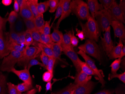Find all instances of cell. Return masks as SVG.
<instances>
[{"instance_id": "1", "label": "cell", "mask_w": 125, "mask_h": 94, "mask_svg": "<svg viewBox=\"0 0 125 94\" xmlns=\"http://www.w3.org/2000/svg\"><path fill=\"white\" fill-rule=\"evenodd\" d=\"M80 24L85 38L94 40L95 42L98 41L101 31L95 19H93L90 16L86 23L83 24L80 22Z\"/></svg>"}, {"instance_id": "2", "label": "cell", "mask_w": 125, "mask_h": 94, "mask_svg": "<svg viewBox=\"0 0 125 94\" xmlns=\"http://www.w3.org/2000/svg\"><path fill=\"white\" fill-rule=\"evenodd\" d=\"M70 8L72 12L81 19L87 20L91 16L87 3L82 0L71 1Z\"/></svg>"}, {"instance_id": "3", "label": "cell", "mask_w": 125, "mask_h": 94, "mask_svg": "<svg viewBox=\"0 0 125 94\" xmlns=\"http://www.w3.org/2000/svg\"><path fill=\"white\" fill-rule=\"evenodd\" d=\"M79 50L86 54L94 57L100 63H102V53L99 46L94 40L87 39L83 44L78 47Z\"/></svg>"}, {"instance_id": "4", "label": "cell", "mask_w": 125, "mask_h": 94, "mask_svg": "<svg viewBox=\"0 0 125 94\" xmlns=\"http://www.w3.org/2000/svg\"><path fill=\"white\" fill-rule=\"evenodd\" d=\"M22 56L19 52L12 51L10 53L4 57L0 67V70L3 72H11L16 64L18 63Z\"/></svg>"}, {"instance_id": "5", "label": "cell", "mask_w": 125, "mask_h": 94, "mask_svg": "<svg viewBox=\"0 0 125 94\" xmlns=\"http://www.w3.org/2000/svg\"><path fill=\"white\" fill-rule=\"evenodd\" d=\"M95 19L98 24L100 31L105 32L110 27L112 22L108 11L104 9L95 13Z\"/></svg>"}, {"instance_id": "6", "label": "cell", "mask_w": 125, "mask_h": 94, "mask_svg": "<svg viewBox=\"0 0 125 94\" xmlns=\"http://www.w3.org/2000/svg\"><path fill=\"white\" fill-rule=\"evenodd\" d=\"M78 54L82 56L85 60V63L94 72L97 77V80L102 84V87H104L106 84V81L104 78V76L103 71L101 70H99L95 65L94 61L83 52L79 50L78 52Z\"/></svg>"}, {"instance_id": "7", "label": "cell", "mask_w": 125, "mask_h": 94, "mask_svg": "<svg viewBox=\"0 0 125 94\" xmlns=\"http://www.w3.org/2000/svg\"><path fill=\"white\" fill-rule=\"evenodd\" d=\"M40 52L41 51L37 47L26 46L22 56L17 64L19 66H27L29 61L37 57Z\"/></svg>"}, {"instance_id": "8", "label": "cell", "mask_w": 125, "mask_h": 94, "mask_svg": "<svg viewBox=\"0 0 125 94\" xmlns=\"http://www.w3.org/2000/svg\"><path fill=\"white\" fill-rule=\"evenodd\" d=\"M111 27H109L104 34L103 37H100L103 50L107 56L114 47L111 37Z\"/></svg>"}, {"instance_id": "9", "label": "cell", "mask_w": 125, "mask_h": 94, "mask_svg": "<svg viewBox=\"0 0 125 94\" xmlns=\"http://www.w3.org/2000/svg\"><path fill=\"white\" fill-rule=\"evenodd\" d=\"M111 25L114 30L115 37L119 38L125 43V28L123 23L119 21L113 20Z\"/></svg>"}, {"instance_id": "10", "label": "cell", "mask_w": 125, "mask_h": 94, "mask_svg": "<svg viewBox=\"0 0 125 94\" xmlns=\"http://www.w3.org/2000/svg\"><path fill=\"white\" fill-rule=\"evenodd\" d=\"M107 11L111 15L112 21H119L123 23H125V19L124 18L121 10L118 4L116 1L113 3L111 7Z\"/></svg>"}, {"instance_id": "11", "label": "cell", "mask_w": 125, "mask_h": 94, "mask_svg": "<svg viewBox=\"0 0 125 94\" xmlns=\"http://www.w3.org/2000/svg\"><path fill=\"white\" fill-rule=\"evenodd\" d=\"M62 52L72 61L74 66L75 67L78 73L81 71L80 67L79 66V61L81 60L79 58L77 54L74 50L73 48H62Z\"/></svg>"}, {"instance_id": "12", "label": "cell", "mask_w": 125, "mask_h": 94, "mask_svg": "<svg viewBox=\"0 0 125 94\" xmlns=\"http://www.w3.org/2000/svg\"><path fill=\"white\" fill-rule=\"evenodd\" d=\"M11 72L15 74L24 82L32 85V79L29 70L27 69V66H25L24 69L22 70H17L14 67L11 70Z\"/></svg>"}, {"instance_id": "13", "label": "cell", "mask_w": 125, "mask_h": 94, "mask_svg": "<svg viewBox=\"0 0 125 94\" xmlns=\"http://www.w3.org/2000/svg\"><path fill=\"white\" fill-rule=\"evenodd\" d=\"M95 85L94 82L90 81L78 86L72 94H90Z\"/></svg>"}, {"instance_id": "14", "label": "cell", "mask_w": 125, "mask_h": 94, "mask_svg": "<svg viewBox=\"0 0 125 94\" xmlns=\"http://www.w3.org/2000/svg\"><path fill=\"white\" fill-rule=\"evenodd\" d=\"M8 41L3 36V30L0 31V58L7 56L11 52L8 48Z\"/></svg>"}, {"instance_id": "15", "label": "cell", "mask_w": 125, "mask_h": 94, "mask_svg": "<svg viewBox=\"0 0 125 94\" xmlns=\"http://www.w3.org/2000/svg\"><path fill=\"white\" fill-rule=\"evenodd\" d=\"M87 1L88 10L91 14V16L93 19H95V13L104 9V7L102 4L99 3L97 0H88Z\"/></svg>"}, {"instance_id": "16", "label": "cell", "mask_w": 125, "mask_h": 94, "mask_svg": "<svg viewBox=\"0 0 125 94\" xmlns=\"http://www.w3.org/2000/svg\"><path fill=\"white\" fill-rule=\"evenodd\" d=\"M71 2V0H64L62 13L61 17L58 20V21L56 24L55 27L56 28L59 29V27L61 22L69 16L72 12L70 8V3Z\"/></svg>"}, {"instance_id": "17", "label": "cell", "mask_w": 125, "mask_h": 94, "mask_svg": "<svg viewBox=\"0 0 125 94\" xmlns=\"http://www.w3.org/2000/svg\"><path fill=\"white\" fill-rule=\"evenodd\" d=\"M26 2L20 7V16L23 20H33L35 19L31 11Z\"/></svg>"}, {"instance_id": "18", "label": "cell", "mask_w": 125, "mask_h": 94, "mask_svg": "<svg viewBox=\"0 0 125 94\" xmlns=\"http://www.w3.org/2000/svg\"><path fill=\"white\" fill-rule=\"evenodd\" d=\"M123 41L120 40L117 46L114 47L108 55L110 60H113L114 59L120 58L122 48L123 47Z\"/></svg>"}, {"instance_id": "19", "label": "cell", "mask_w": 125, "mask_h": 94, "mask_svg": "<svg viewBox=\"0 0 125 94\" xmlns=\"http://www.w3.org/2000/svg\"><path fill=\"white\" fill-rule=\"evenodd\" d=\"M92 76H89L81 71L78 73L75 78L74 84L81 85L87 83L92 79Z\"/></svg>"}, {"instance_id": "20", "label": "cell", "mask_w": 125, "mask_h": 94, "mask_svg": "<svg viewBox=\"0 0 125 94\" xmlns=\"http://www.w3.org/2000/svg\"><path fill=\"white\" fill-rule=\"evenodd\" d=\"M51 48H52L53 52V56L56 60H59L64 62L61 58V54L62 52L61 43L53 42L51 45Z\"/></svg>"}, {"instance_id": "21", "label": "cell", "mask_w": 125, "mask_h": 94, "mask_svg": "<svg viewBox=\"0 0 125 94\" xmlns=\"http://www.w3.org/2000/svg\"><path fill=\"white\" fill-rule=\"evenodd\" d=\"M72 32H67L63 35L62 41L61 43L62 48H73L71 44V38Z\"/></svg>"}, {"instance_id": "22", "label": "cell", "mask_w": 125, "mask_h": 94, "mask_svg": "<svg viewBox=\"0 0 125 94\" xmlns=\"http://www.w3.org/2000/svg\"><path fill=\"white\" fill-rule=\"evenodd\" d=\"M53 32L50 34L51 39L54 43H62L63 38V34L62 32L59 31V29L56 28L55 27L53 28Z\"/></svg>"}, {"instance_id": "23", "label": "cell", "mask_w": 125, "mask_h": 94, "mask_svg": "<svg viewBox=\"0 0 125 94\" xmlns=\"http://www.w3.org/2000/svg\"><path fill=\"white\" fill-rule=\"evenodd\" d=\"M34 43H33L34 45H35L36 47H38L40 50L41 52H43L49 58L54 57L53 52L51 48L41 43H38V42H36V43L35 42H34Z\"/></svg>"}, {"instance_id": "24", "label": "cell", "mask_w": 125, "mask_h": 94, "mask_svg": "<svg viewBox=\"0 0 125 94\" xmlns=\"http://www.w3.org/2000/svg\"><path fill=\"white\" fill-rule=\"evenodd\" d=\"M24 26L25 24L23 20L19 15L12 28L17 33H20L25 31H24L25 29Z\"/></svg>"}, {"instance_id": "25", "label": "cell", "mask_w": 125, "mask_h": 94, "mask_svg": "<svg viewBox=\"0 0 125 94\" xmlns=\"http://www.w3.org/2000/svg\"><path fill=\"white\" fill-rule=\"evenodd\" d=\"M35 23L36 30L40 33H42L45 23L43 14L39 15L35 17Z\"/></svg>"}, {"instance_id": "26", "label": "cell", "mask_w": 125, "mask_h": 94, "mask_svg": "<svg viewBox=\"0 0 125 94\" xmlns=\"http://www.w3.org/2000/svg\"><path fill=\"white\" fill-rule=\"evenodd\" d=\"M79 65L81 69V71H83L84 73L88 75L95 76V77H96V79L97 80V77L94 72L91 68L86 63L83 62L81 60L80 61H79Z\"/></svg>"}, {"instance_id": "27", "label": "cell", "mask_w": 125, "mask_h": 94, "mask_svg": "<svg viewBox=\"0 0 125 94\" xmlns=\"http://www.w3.org/2000/svg\"><path fill=\"white\" fill-rule=\"evenodd\" d=\"M79 85H80L75 84L74 83L71 84L64 89L55 93H52V94H72L75 90Z\"/></svg>"}, {"instance_id": "28", "label": "cell", "mask_w": 125, "mask_h": 94, "mask_svg": "<svg viewBox=\"0 0 125 94\" xmlns=\"http://www.w3.org/2000/svg\"><path fill=\"white\" fill-rule=\"evenodd\" d=\"M27 4L29 7L31 12L35 17L39 15L37 10V6L38 4V0H27Z\"/></svg>"}, {"instance_id": "29", "label": "cell", "mask_w": 125, "mask_h": 94, "mask_svg": "<svg viewBox=\"0 0 125 94\" xmlns=\"http://www.w3.org/2000/svg\"><path fill=\"white\" fill-rule=\"evenodd\" d=\"M8 48L10 52L12 51L19 52L22 53V54L25 50V48L24 47L14 42H9V40L8 44Z\"/></svg>"}, {"instance_id": "30", "label": "cell", "mask_w": 125, "mask_h": 94, "mask_svg": "<svg viewBox=\"0 0 125 94\" xmlns=\"http://www.w3.org/2000/svg\"><path fill=\"white\" fill-rule=\"evenodd\" d=\"M7 77L0 73V94H7Z\"/></svg>"}, {"instance_id": "31", "label": "cell", "mask_w": 125, "mask_h": 94, "mask_svg": "<svg viewBox=\"0 0 125 94\" xmlns=\"http://www.w3.org/2000/svg\"><path fill=\"white\" fill-rule=\"evenodd\" d=\"M48 0L44 2H41L38 4L37 10L39 14H43L49 9Z\"/></svg>"}, {"instance_id": "32", "label": "cell", "mask_w": 125, "mask_h": 94, "mask_svg": "<svg viewBox=\"0 0 125 94\" xmlns=\"http://www.w3.org/2000/svg\"><path fill=\"white\" fill-rule=\"evenodd\" d=\"M19 33L16 32L13 28H10V31L9 35V42H14L19 44Z\"/></svg>"}, {"instance_id": "33", "label": "cell", "mask_w": 125, "mask_h": 94, "mask_svg": "<svg viewBox=\"0 0 125 94\" xmlns=\"http://www.w3.org/2000/svg\"><path fill=\"white\" fill-rule=\"evenodd\" d=\"M121 59L120 58L116 59L110 66L111 67V74H117V72L120 68V64L121 63Z\"/></svg>"}, {"instance_id": "34", "label": "cell", "mask_w": 125, "mask_h": 94, "mask_svg": "<svg viewBox=\"0 0 125 94\" xmlns=\"http://www.w3.org/2000/svg\"><path fill=\"white\" fill-rule=\"evenodd\" d=\"M19 16L18 13L15 12L14 11H11L10 13L7 20L10 23V28L13 27V26L18 19Z\"/></svg>"}, {"instance_id": "35", "label": "cell", "mask_w": 125, "mask_h": 94, "mask_svg": "<svg viewBox=\"0 0 125 94\" xmlns=\"http://www.w3.org/2000/svg\"><path fill=\"white\" fill-rule=\"evenodd\" d=\"M17 89L21 93L29 91L33 89V86L31 85L28 84L25 82L20 83L16 85Z\"/></svg>"}, {"instance_id": "36", "label": "cell", "mask_w": 125, "mask_h": 94, "mask_svg": "<svg viewBox=\"0 0 125 94\" xmlns=\"http://www.w3.org/2000/svg\"><path fill=\"white\" fill-rule=\"evenodd\" d=\"M41 43L45 44L51 48V45L53 43L51 39L50 35H46L43 33H41Z\"/></svg>"}, {"instance_id": "37", "label": "cell", "mask_w": 125, "mask_h": 94, "mask_svg": "<svg viewBox=\"0 0 125 94\" xmlns=\"http://www.w3.org/2000/svg\"><path fill=\"white\" fill-rule=\"evenodd\" d=\"M64 0H60L59 4L58 6L57 9L56 10V13L55 16V18L53 20V22L51 24V27L53 26L54 22L57 19L59 18L60 17H61L62 15V9H63V4Z\"/></svg>"}, {"instance_id": "38", "label": "cell", "mask_w": 125, "mask_h": 94, "mask_svg": "<svg viewBox=\"0 0 125 94\" xmlns=\"http://www.w3.org/2000/svg\"><path fill=\"white\" fill-rule=\"evenodd\" d=\"M23 21L24 24L27 29V30L29 31L36 30L35 24V19L33 20H23Z\"/></svg>"}, {"instance_id": "39", "label": "cell", "mask_w": 125, "mask_h": 94, "mask_svg": "<svg viewBox=\"0 0 125 94\" xmlns=\"http://www.w3.org/2000/svg\"><path fill=\"white\" fill-rule=\"evenodd\" d=\"M59 0H48L49 7L50 8L49 12L50 13H53L55 12L59 4Z\"/></svg>"}, {"instance_id": "40", "label": "cell", "mask_w": 125, "mask_h": 94, "mask_svg": "<svg viewBox=\"0 0 125 94\" xmlns=\"http://www.w3.org/2000/svg\"><path fill=\"white\" fill-rule=\"evenodd\" d=\"M24 37H25V43L24 45L27 46H30L31 44H33L34 43V40L31 35V33L29 31H25L24 32Z\"/></svg>"}, {"instance_id": "41", "label": "cell", "mask_w": 125, "mask_h": 94, "mask_svg": "<svg viewBox=\"0 0 125 94\" xmlns=\"http://www.w3.org/2000/svg\"><path fill=\"white\" fill-rule=\"evenodd\" d=\"M7 85L9 94H24L19 92L17 89L16 85H15L10 82L7 83Z\"/></svg>"}, {"instance_id": "42", "label": "cell", "mask_w": 125, "mask_h": 94, "mask_svg": "<svg viewBox=\"0 0 125 94\" xmlns=\"http://www.w3.org/2000/svg\"><path fill=\"white\" fill-rule=\"evenodd\" d=\"M114 78H118L119 80L125 83V72L121 73V74H112L111 73H110L109 75L108 80L109 81L113 79Z\"/></svg>"}, {"instance_id": "43", "label": "cell", "mask_w": 125, "mask_h": 94, "mask_svg": "<svg viewBox=\"0 0 125 94\" xmlns=\"http://www.w3.org/2000/svg\"><path fill=\"white\" fill-rule=\"evenodd\" d=\"M52 19V18L51 17L49 20L45 22V25L41 33H43L46 35L50 34L51 29L52 27L50 26V23Z\"/></svg>"}, {"instance_id": "44", "label": "cell", "mask_w": 125, "mask_h": 94, "mask_svg": "<svg viewBox=\"0 0 125 94\" xmlns=\"http://www.w3.org/2000/svg\"><path fill=\"white\" fill-rule=\"evenodd\" d=\"M100 4L104 7V9L108 10L115 2L114 0H100Z\"/></svg>"}, {"instance_id": "45", "label": "cell", "mask_w": 125, "mask_h": 94, "mask_svg": "<svg viewBox=\"0 0 125 94\" xmlns=\"http://www.w3.org/2000/svg\"><path fill=\"white\" fill-rule=\"evenodd\" d=\"M31 33V35L33 38L34 41L38 43H41V33L37 30L33 31H29Z\"/></svg>"}, {"instance_id": "46", "label": "cell", "mask_w": 125, "mask_h": 94, "mask_svg": "<svg viewBox=\"0 0 125 94\" xmlns=\"http://www.w3.org/2000/svg\"><path fill=\"white\" fill-rule=\"evenodd\" d=\"M41 52V54L40 56L41 60L43 65V68L45 69H47L50 58L42 52Z\"/></svg>"}, {"instance_id": "47", "label": "cell", "mask_w": 125, "mask_h": 94, "mask_svg": "<svg viewBox=\"0 0 125 94\" xmlns=\"http://www.w3.org/2000/svg\"><path fill=\"white\" fill-rule=\"evenodd\" d=\"M35 65L40 66L41 67H43V65L42 63L39 62L37 60L35 59L34 58L30 60L29 62H28L27 65V69L29 70L31 67Z\"/></svg>"}, {"instance_id": "48", "label": "cell", "mask_w": 125, "mask_h": 94, "mask_svg": "<svg viewBox=\"0 0 125 94\" xmlns=\"http://www.w3.org/2000/svg\"><path fill=\"white\" fill-rule=\"evenodd\" d=\"M56 61V59L54 57L50 58L47 68L48 71L53 73V69Z\"/></svg>"}, {"instance_id": "49", "label": "cell", "mask_w": 125, "mask_h": 94, "mask_svg": "<svg viewBox=\"0 0 125 94\" xmlns=\"http://www.w3.org/2000/svg\"><path fill=\"white\" fill-rule=\"evenodd\" d=\"M53 76V73L47 71L44 73L42 75V80L44 82H48L52 81Z\"/></svg>"}, {"instance_id": "50", "label": "cell", "mask_w": 125, "mask_h": 94, "mask_svg": "<svg viewBox=\"0 0 125 94\" xmlns=\"http://www.w3.org/2000/svg\"><path fill=\"white\" fill-rule=\"evenodd\" d=\"M79 42V39L75 36V32L74 31L73 29H72V35L71 38V44L73 48L77 46Z\"/></svg>"}, {"instance_id": "51", "label": "cell", "mask_w": 125, "mask_h": 94, "mask_svg": "<svg viewBox=\"0 0 125 94\" xmlns=\"http://www.w3.org/2000/svg\"><path fill=\"white\" fill-rule=\"evenodd\" d=\"M76 36L81 40L83 41L85 39V35L83 31H81L77 28H76Z\"/></svg>"}, {"instance_id": "52", "label": "cell", "mask_w": 125, "mask_h": 94, "mask_svg": "<svg viewBox=\"0 0 125 94\" xmlns=\"http://www.w3.org/2000/svg\"><path fill=\"white\" fill-rule=\"evenodd\" d=\"M119 6L120 7L122 14L123 15L124 18L125 19V0H121L120 1V4H118Z\"/></svg>"}, {"instance_id": "53", "label": "cell", "mask_w": 125, "mask_h": 94, "mask_svg": "<svg viewBox=\"0 0 125 94\" xmlns=\"http://www.w3.org/2000/svg\"><path fill=\"white\" fill-rule=\"evenodd\" d=\"M24 32L19 33V45L24 44L25 43V37H24Z\"/></svg>"}, {"instance_id": "54", "label": "cell", "mask_w": 125, "mask_h": 94, "mask_svg": "<svg viewBox=\"0 0 125 94\" xmlns=\"http://www.w3.org/2000/svg\"><path fill=\"white\" fill-rule=\"evenodd\" d=\"M7 19L3 18L0 15V31L3 30L4 27L6 23H7Z\"/></svg>"}, {"instance_id": "55", "label": "cell", "mask_w": 125, "mask_h": 94, "mask_svg": "<svg viewBox=\"0 0 125 94\" xmlns=\"http://www.w3.org/2000/svg\"><path fill=\"white\" fill-rule=\"evenodd\" d=\"M114 92V90H104L94 94H113Z\"/></svg>"}, {"instance_id": "56", "label": "cell", "mask_w": 125, "mask_h": 94, "mask_svg": "<svg viewBox=\"0 0 125 94\" xmlns=\"http://www.w3.org/2000/svg\"><path fill=\"white\" fill-rule=\"evenodd\" d=\"M14 11H15V12H19L20 10V8L19 5V3L17 2V0H15L14 4Z\"/></svg>"}, {"instance_id": "57", "label": "cell", "mask_w": 125, "mask_h": 94, "mask_svg": "<svg viewBox=\"0 0 125 94\" xmlns=\"http://www.w3.org/2000/svg\"><path fill=\"white\" fill-rule=\"evenodd\" d=\"M52 81H50L47 83L46 85V91H49V90H52Z\"/></svg>"}, {"instance_id": "58", "label": "cell", "mask_w": 125, "mask_h": 94, "mask_svg": "<svg viewBox=\"0 0 125 94\" xmlns=\"http://www.w3.org/2000/svg\"><path fill=\"white\" fill-rule=\"evenodd\" d=\"M12 2V0H2V3L4 5L8 6L10 5Z\"/></svg>"}, {"instance_id": "59", "label": "cell", "mask_w": 125, "mask_h": 94, "mask_svg": "<svg viewBox=\"0 0 125 94\" xmlns=\"http://www.w3.org/2000/svg\"><path fill=\"white\" fill-rule=\"evenodd\" d=\"M116 94H125L124 90L123 89H121L120 88H116L115 89Z\"/></svg>"}, {"instance_id": "60", "label": "cell", "mask_w": 125, "mask_h": 94, "mask_svg": "<svg viewBox=\"0 0 125 94\" xmlns=\"http://www.w3.org/2000/svg\"><path fill=\"white\" fill-rule=\"evenodd\" d=\"M37 92V90L36 89H33L24 94H35Z\"/></svg>"}, {"instance_id": "61", "label": "cell", "mask_w": 125, "mask_h": 94, "mask_svg": "<svg viewBox=\"0 0 125 94\" xmlns=\"http://www.w3.org/2000/svg\"><path fill=\"white\" fill-rule=\"evenodd\" d=\"M125 55V45L122 48V51H121V53L120 56V58L122 59V58L124 57Z\"/></svg>"}, {"instance_id": "62", "label": "cell", "mask_w": 125, "mask_h": 94, "mask_svg": "<svg viewBox=\"0 0 125 94\" xmlns=\"http://www.w3.org/2000/svg\"><path fill=\"white\" fill-rule=\"evenodd\" d=\"M26 0H17V2L19 3L20 8L26 2Z\"/></svg>"}]
</instances>
